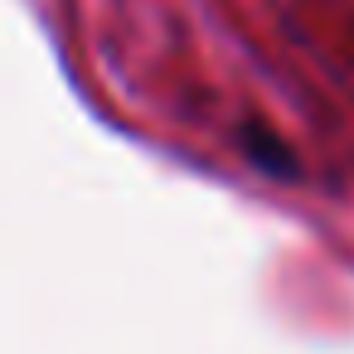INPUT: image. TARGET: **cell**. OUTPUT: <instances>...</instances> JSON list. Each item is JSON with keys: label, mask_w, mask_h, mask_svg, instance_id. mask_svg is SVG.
<instances>
[{"label": "cell", "mask_w": 354, "mask_h": 354, "mask_svg": "<svg viewBox=\"0 0 354 354\" xmlns=\"http://www.w3.org/2000/svg\"><path fill=\"white\" fill-rule=\"evenodd\" d=\"M243 151L252 156V165L257 170H267V175H281V180H291L296 175V156L277 141V131H267V127H257V122H248L243 127Z\"/></svg>", "instance_id": "obj_1"}]
</instances>
